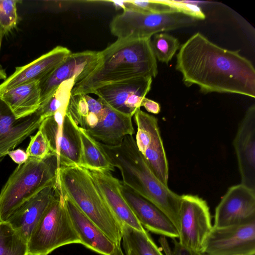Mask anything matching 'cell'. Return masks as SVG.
Instances as JSON below:
<instances>
[{"mask_svg": "<svg viewBox=\"0 0 255 255\" xmlns=\"http://www.w3.org/2000/svg\"><path fill=\"white\" fill-rule=\"evenodd\" d=\"M123 10H134L144 13H161L173 10L162 0L110 1Z\"/></svg>", "mask_w": 255, "mask_h": 255, "instance_id": "cell-28", "label": "cell"}, {"mask_svg": "<svg viewBox=\"0 0 255 255\" xmlns=\"http://www.w3.org/2000/svg\"><path fill=\"white\" fill-rule=\"evenodd\" d=\"M0 255H28L27 243L5 222H0Z\"/></svg>", "mask_w": 255, "mask_h": 255, "instance_id": "cell-26", "label": "cell"}, {"mask_svg": "<svg viewBox=\"0 0 255 255\" xmlns=\"http://www.w3.org/2000/svg\"><path fill=\"white\" fill-rule=\"evenodd\" d=\"M7 154L13 161L18 165L24 163L28 158L26 151L19 148L10 150L8 152Z\"/></svg>", "mask_w": 255, "mask_h": 255, "instance_id": "cell-32", "label": "cell"}, {"mask_svg": "<svg viewBox=\"0 0 255 255\" xmlns=\"http://www.w3.org/2000/svg\"><path fill=\"white\" fill-rule=\"evenodd\" d=\"M4 34H5V33L3 31V30L2 29H0V46H1L2 37Z\"/></svg>", "mask_w": 255, "mask_h": 255, "instance_id": "cell-38", "label": "cell"}, {"mask_svg": "<svg viewBox=\"0 0 255 255\" xmlns=\"http://www.w3.org/2000/svg\"><path fill=\"white\" fill-rule=\"evenodd\" d=\"M19 2L15 0H0V28L5 34L16 25V4Z\"/></svg>", "mask_w": 255, "mask_h": 255, "instance_id": "cell-29", "label": "cell"}, {"mask_svg": "<svg viewBox=\"0 0 255 255\" xmlns=\"http://www.w3.org/2000/svg\"><path fill=\"white\" fill-rule=\"evenodd\" d=\"M7 78L6 74L5 71L0 68V79H3L4 80Z\"/></svg>", "mask_w": 255, "mask_h": 255, "instance_id": "cell-37", "label": "cell"}, {"mask_svg": "<svg viewBox=\"0 0 255 255\" xmlns=\"http://www.w3.org/2000/svg\"><path fill=\"white\" fill-rule=\"evenodd\" d=\"M159 242H160L166 255H173V252H171V250L165 237L160 236Z\"/></svg>", "mask_w": 255, "mask_h": 255, "instance_id": "cell-35", "label": "cell"}, {"mask_svg": "<svg viewBox=\"0 0 255 255\" xmlns=\"http://www.w3.org/2000/svg\"><path fill=\"white\" fill-rule=\"evenodd\" d=\"M111 255H126L121 248V245H116L113 253Z\"/></svg>", "mask_w": 255, "mask_h": 255, "instance_id": "cell-36", "label": "cell"}, {"mask_svg": "<svg viewBox=\"0 0 255 255\" xmlns=\"http://www.w3.org/2000/svg\"><path fill=\"white\" fill-rule=\"evenodd\" d=\"M175 68L187 87L196 85L203 93L255 97V69L252 63L239 50L221 47L200 32L180 46Z\"/></svg>", "mask_w": 255, "mask_h": 255, "instance_id": "cell-1", "label": "cell"}, {"mask_svg": "<svg viewBox=\"0 0 255 255\" xmlns=\"http://www.w3.org/2000/svg\"><path fill=\"white\" fill-rule=\"evenodd\" d=\"M59 168L54 153L43 159L28 157L24 163L18 165L0 192V222H5L23 203L56 183Z\"/></svg>", "mask_w": 255, "mask_h": 255, "instance_id": "cell-6", "label": "cell"}, {"mask_svg": "<svg viewBox=\"0 0 255 255\" xmlns=\"http://www.w3.org/2000/svg\"><path fill=\"white\" fill-rule=\"evenodd\" d=\"M62 108L44 119L40 129L45 135L52 153L58 159L59 167L80 165L81 145L78 127Z\"/></svg>", "mask_w": 255, "mask_h": 255, "instance_id": "cell-10", "label": "cell"}, {"mask_svg": "<svg viewBox=\"0 0 255 255\" xmlns=\"http://www.w3.org/2000/svg\"><path fill=\"white\" fill-rule=\"evenodd\" d=\"M173 10L182 13L197 20H204L206 15L196 1L162 0Z\"/></svg>", "mask_w": 255, "mask_h": 255, "instance_id": "cell-31", "label": "cell"}, {"mask_svg": "<svg viewBox=\"0 0 255 255\" xmlns=\"http://www.w3.org/2000/svg\"><path fill=\"white\" fill-rule=\"evenodd\" d=\"M81 244L58 184L55 195L28 242V255H48L62 246Z\"/></svg>", "mask_w": 255, "mask_h": 255, "instance_id": "cell-7", "label": "cell"}, {"mask_svg": "<svg viewBox=\"0 0 255 255\" xmlns=\"http://www.w3.org/2000/svg\"><path fill=\"white\" fill-rule=\"evenodd\" d=\"M125 251L126 253V255H134L132 253H131V252H130L129 251L126 250Z\"/></svg>", "mask_w": 255, "mask_h": 255, "instance_id": "cell-39", "label": "cell"}, {"mask_svg": "<svg viewBox=\"0 0 255 255\" xmlns=\"http://www.w3.org/2000/svg\"><path fill=\"white\" fill-rule=\"evenodd\" d=\"M100 53L99 66L74 85L71 95H88L104 85L139 77L155 78L158 74L151 38L117 39Z\"/></svg>", "mask_w": 255, "mask_h": 255, "instance_id": "cell-2", "label": "cell"}, {"mask_svg": "<svg viewBox=\"0 0 255 255\" xmlns=\"http://www.w3.org/2000/svg\"><path fill=\"white\" fill-rule=\"evenodd\" d=\"M151 45L156 60L167 64L180 48L178 39L166 32L154 34Z\"/></svg>", "mask_w": 255, "mask_h": 255, "instance_id": "cell-27", "label": "cell"}, {"mask_svg": "<svg viewBox=\"0 0 255 255\" xmlns=\"http://www.w3.org/2000/svg\"><path fill=\"white\" fill-rule=\"evenodd\" d=\"M78 129L81 145L80 166L88 170L111 173L115 171V167L101 146L100 142L82 128L78 127Z\"/></svg>", "mask_w": 255, "mask_h": 255, "instance_id": "cell-24", "label": "cell"}, {"mask_svg": "<svg viewBox=\"0 0 255 255\" xmlns=\"http://www.w3.org/2000/svg\"><path fill=\"white\" fill-rule=\"evenodd\" d=\"M241 184L255 191V105L247 110L233 140Z\"/></svg>", "mask_w": 255, "mask_h": 255, "instance_id": "cell-16", "label": "cell"}, {"mask_svg": "<svg viewBox=\"0 0 255 255\" xmlns=\"http://www.w3.org/2000/svg\"><path fill=\"white\" fill-rule=\"evenodd\" d=\"M199 255H205V254H200Z\"/></svg>", "mask_w": 255, "mask_h": 255, "instance_id": "cell-40", "label": "cell"}, {"mask_svg": "<svg viewBox=\"0 0 255 255\" xmlns=\"http://www.w3.org/2000/svg\"><path fill=\"white\" fill-rule=\"evenodd\" d=\"M57 181L48 186L16 209L5 222L27 243L54 198Z\"/></svg>", "mask_w": 255, "mask_h": 255, "instance_id": "cell-19", "label": "cell"}, {"mask_svg": "<svg viewBox=\"0 0 255 255\" xmlns=\"http://www.w3.org/2000/svg\"><path fill=\"white\" fill-rule=\"evenodd\" d=\"M71 53L67 47L57 46L26 65L17 67L0 84V95L20 84L40 81L59 66Z\"/></svg>", "mask_w": 255, "mask_h": 255, "instance_id": "cell-20", "label": "cell"}, {"mask_svg": "<svg viewBox=\"0 0 255 255\" xmlns=\"http://www.w3.org/2000/svg\"><path fill=\"white\" fill-rule=\"evenodd\" d=\"M122 241L125 251L134 255H163L146 230L138 231L123 224Z\"/></svg>", "mask_w": 255, "mask_h": 255, "instance_id": "cell-25", "label": "cell"}, {"mask_svg": "<svg viewBox=\"0 0 255 255\" xmlns=\"http://www.w3.org/2000/svg\"><path fill=\"white\" fill-rule=\"evenodd\" d=\"M39 81L17 86L0 95L17 119L35 113L40 105Z\"/></svg>", "mask_w": 255, "mask_h": 255, "instance_id": "cell-23", "label": "cell"}, {"mask_svg": "<svg viewBox=\"0 0 255 255\" xmlns=\"http://www.w3.org/2000/svg\"><path fill=\"white\" fill-rule=\"evenodd\" d=\"M88 170L101 195L121 226L125 224L138 231L145 230L124 198L120 189V180L111 172Z\"/></svg>", "mask_w": 255, "mask_h": 255, "instance_id": "cell-21", "label": "cell"}, {"mask_svg": "<svg viewBox=\"0 0 255 255\" xmlns=\"http://www.w3.org/2000/svg\"><path fill=\"white\" fill-rule=\"evenodd\" d=\"M122 194L142 226L148 231L172 239L178 232L170 219L155 205L120 181Z\"/></svg>", "mask_w": 255, "mask_h": 255, "instance_id": "cell-17", "label": "cell"}, {"mask_svg": "<svg viewBox=\"0 0 255 255\" xmlns=\"http://www.w3.org/2000/svg\"><path fill=\"white\" fill-rule=\"evenodd\" d=\"M43 120L36 112L17 119L0 98V162L8 151L39 128Z\"/></svg>", "mask_w": 255, "mask_h": 255, "instance_id": "cell-18", "label": "cell"}, {"mask_svg": "<svg viewBox=\"0 0 255 255\" xmlns=\"http://www.w3.org/2000/svg\"><path fill=\"white\" fill-rule=\"evenodd\" d=\"M197 21L175 10L149 13L123 10L112 20L110 28L118 39L147 38L156 33L195 25Z\"/></svg>", "mask_w": 255, "mask_h": 255, "instance_id": "cell-8", "label": "cell"}, {"mask_svg": "<svg viewBox=\"0 0 255 255\" xmlns=\"http://www.w3.org/2000/svg\"><path fill=\"white\" fill-rule=\"evenodd\" d=\"M57 183L62 194L116 245H121L122 226L106 203L88 169L79 166H61Z\"/></svg>", "mask_w": 255, "mask_h": 255, "instance_id": "cell-4", "label": "cell"}, {"mask_svg": "<svg viewBox=\"0 0 255 255\" xmlns=\"http://www.w3.org/2000/svg\"><path fill=\"white\" fill-rule=\"evenodd\" d=\"M152 82V77H136L103 85L92 94L113 110L132 117L141 107Z\"/></svg>", "mask_w": 255, "mask_h": 255, "instance_id": "cell-12", "label": "cell"}, {"mask_svg": "<svg viewBox=\"0 0 255 255\" xmlns=\"http://www.w3.org/2000/svg\"><path fill=\"white\" fill-rule=\"evenodd\" d=\"M26 153L28 157L38 159H43L53 153L45 135L40 129L31 136Z\"/></svg>", "mask_w": 255, "mask_h": 255, "instance_id": "cell-30", "label": "cell"}, {"mask_svg": "<svg viewBox=\"0 0 255 255\" xmlns=\"http://www.w3.org/2000/svg\"><path fill=\"white\" fill-rule=\"evenodd\" d=\"M111 163L120 170L126 186L158 207L178 230L181 195L162 184L138 151L133 135H127L118 146L100 142Z\"/></svg>", "mask_w": 255, "mask_h": 255, "instance_id": "cell-3", "label": "cell"}, {"mask_svg": "<svg viewBox=\"0 0 255 255\" xmlns=\"http://www.w3.org/2000/svg\"><path fill=\"white\" fill-rule=\"evenodd\" d=\"M172 240L174 245L173 255H197L182 247L176 239Z\"/></svg>", "mask_w": 255, "mask_h": 255, "instance_id": "cell-34", "label": "cell"}, {"mask_svg": "<svg viewBox=\"0 0 255 255\" xmlns=\"http://www.w3.org/2000/svg\"><path fill=\"white\" fill-rule=\"evenodd\" d=\"M141 107H144L147 112L154 114H157L160 111L159 103L146 97L142 100Z\"/></svg>", "mask_w": 255, "mask_h": 255, "instance_id": "cell-33", "label": "cell"}, {"mask_svg": "<svg viewBox=\"0 0 255 255\" xmlns=\"http://www.w3.org/2000/svg\"><path fill=\"white\" fill-rule=\"evenodd\" d=\"M212 228L210 209L206 201L197 195H181L179 244L195 255L202 254Z\"/></svg>", "mask_w": 255, "mask_h": 255, "instance_id": "cell-9", "label": "cell"}, {"mask_svg": "<svg viewBox=\"0 0 255 255\" xmlns=\"http://www.w3.org/2000/svg\"><path fill=\"white\" fill-rule=\"evenodd\" d=\"M101 61L100 51L71 52L59 66L39 81L40 104L53 95L64 81L74 79L76 84L84 80L99 66Z\"/></svg>", "mask_w": 255, "mask_h": 255, "instance_id": "cell-13", "label": "cell"}, {"mask_svg": "<svg viewBox=\"0 0 255 255\" xmlns=\"http://www.w3.org/2000/svg\"><path fill=\"white\" fill-rule=\"evenodd\" d=\"M133 116L137 127L135 140L137 149L156 177L164 185L168 186V163L158 120L140 108Z\"/></svg>", "mask_w": 255, "mask_h": 255, "instance_id": "cell-11", "label": "cell"}, {"mask_svg": "<svg viewBox=\"0 0 255 255\" xmlns=\"http://www.w3.org/2000/svg\"><path fill=\"white\" fill-rule=\"evenodd\" d=\"M255 222V191L240 184L230 187L217 206L213 228Z\"/></svg>", "mask_w": 255, "mask_h": 255, "instance_id": "cell-15", "label": "cell"}, {"mask_svg": "<svg viewBox=\"0 0 255 255\" xmlns=\"http://www.w3.org/2000/svg\"><path fill=\"white\" fill-rule=\"evenodd\" d=\"M66 114L78 127L107 146H118L125 136L134 133L131 117L88 95H71Z\"/></svg>", "mask_w": 255, "mask_h": 255, "instance_id": "cell-5", "label": "cell"}, {"mask_svg": "<svg viewBox=\"0 0 255 255\" xmlns=\"http://www.w3.org/2000/svg\"><path fill=\"white\" fill-rule=\"evenodd\" d=\"M62 194L81 244L100 255H111L116 245L66 195Z\"/></svg>", "mask_w": 255, "mask_h": 255, "instance_id": "cell-22", "label": "cell"}, {"mask_svg": "<svg viewBox=\"0 0 255 255\" xmlns=\"http://www.w3.org/2000/svg\"><path fill=\"white\" fill-rule=\"evenodd\" d=\"M202 254L207 255H255V222L213 228Z\"/></svg>", "mask_w": 255, "mask_h": 255, "instance_id": "cell-14", "label": "cell"}, {"mask_svg": "<svg viewBox=\"0 0 255 255\" xmlns=\"http://www.w3.org/2000/svg\"></svg>", "mask_w": 255, "mask_h": 255, "instance_id": "cell-41", "label": "cell"}]
</instances>
